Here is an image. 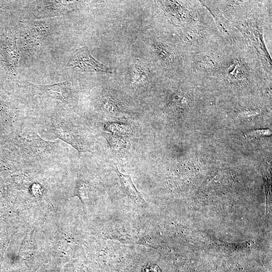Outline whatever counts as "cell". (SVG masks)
Returning a JSON list of instances; mask_svg holds the SVG:
<instances>
[{
    "instance_id": "1",
    "label": "cell",
    "mask_w": 272,
    "mask_h": 272,
    "mask_svg": "<svg viewBox=\"0 0 272 272\" xmlns=\"http://www.w3.org/2000/svg\"><path fill=\"white\" fill-rule=\"evenodd\" d=\"M16 142L23 153L32 158L45 159L55 151L56 143L45 141L32 132L18 134Z\"/></svg>"
},
{
    "instance_id": "2",
    "label": "cell",
    "mask_w": 272,
    "mask_h": 272,
    "mask_svg": "<svg viewBox=\"0 0 272 272\" xmlns=\"http://www.w3.org/2000/svg\"><path fill=\"white\" fill-rule=\"evenodd\" d=\"M53 130L56 138L76 149L79 157L84 153H93L92 148L85 137L70 123L64 120L57 122L54 124Z\"/></svg>"
},
{
    "instance_id": "3",
    "label": "cell",
    "mask_w": 272,
    "mask_h": 272,
    "mask_svg": "<svg viewBox=\"0 0 272 272\" xmlns=\"http://www.w3.org/2000/svg\"><path fill=\"white\" fill-rule=\"evenodd\" d=\"M68 66L82 72H111L109 68L96 60L86 47L81 48L75 53L70 60Z\"/></svg>"
},
{
    "instance_id": "4",
    "label": "cell",
    "mask_w": 272,
    "mask_h": 272,
    "mask_svg": "<svg viewBox=\"0 0 272 272\" xmlns=\"http://www.w3.org/2000/svg\"><path fill=\"white\" fill-rule=\"evenodd\" d=\"M115 171L119 178L121 186L128 197L139 207L147 208L149 205L135 186L131 176L121 173L117 167Z\"/></svg>"
},
{
    "instance_id": "5",
    "label": "cell",
    "mask_w": 272,
    "mask_h": 272,
    "mask_svg": "<svg viewBox=\"0 0 272 272\" xmlns=\"http://www.w3.org/2000/svg\"><path fill=\"white\" fill-rule=\"evenodd\" d=\"M38 86L50 98L66 104H70L73 101L72 90L69 82Z\"/></svg>"
},
{
    "instance_id": "6",
    "label": "cell",
    "mask_w": 272,
    "mask_h": 272,
    "mask_svg": "<svg viewBox=\"0 0 272 272\" xmlns=\"http://www.w3.org/2000/svg\"><path fill=\"white\" fill-rule=\"evenodd\" d=\"M226 78L232 82H242L248 77L249 72L246 64L241 60L235 59L226 69Z\"/></svg>"
},
{
    "instance_id": "7",
    "label": "cell",
    "mask_w": 272,
    "mask_h": 272,
    "mask_svg": "<svg viewBox=\"0 0 272 272\" xmlns=\"http://www.w3.org/2000/svg\"><path fill=\"white\" fill-rule=\"evenodd\" d=\"M167 3V2H166ZM168 12L170 13L172 16L176 18L183 23H189L195 20L194 13L187 8L181 6L175 2H167L166 3Z\"/></svg>"
},
{
    "instance_id": "8",
    "label": "cell",
    "mask_w": 272,
    "mask_h": 272,
    "mask_svg": "<svg viewBox=\"0 0 272 272\" xmlns=\"http://www.w3.org/2000/svg\"><path fill=\"white\" fill-rule=\"evenodd\" d=\"M103 136L116 154H125L130 149L131 143L128 138L107 133H103Z\"/></svg>"
},
{
    "instance_id": "9",
    "label": "cell",
    "mask_w": 272,
    "mask_h": 272,
    "mask_svg": "<svg viewBox=\"0 0 272 272\" xmlns=\"http://www.w3.org/2000/svg\"><path fill=\"white\" fill-rule=\"evenodd\" d=\"M216 61L214 57L210 55H198L194 62V68L199 72H205L212 70L216 67Z\"/></svg>"
},
{
    "instance_id": "10",
    "label": "cell",
    "mask_w": 272,
    "mask_h": 272,
    "mask_svg": "<svg viewBox=\"0 0 272 272\" xmlns=\"http://www.w3.org/2000/svg\"><path fill=\"white\" fill-rule=\"evenodd\" d=\"M105 129L112 134L128 138L132 136L133 132L129 125L123 123H108L105 126Z\"/></svg>"
},
{
    "instance_id": "11",
    "label": "cell",
    "mask_w": 272,
    "mask_h": 272,
    "mask_svg": "<svg viewBox=\"0 0 272 272\" xmlns=\"http://www.w3.org/2000/svg\"><path fill=\"white\" fill-rule=\"evenodd\" d=\"M90 186L88 181L78 179L75 187V196L78 197L82 202H85L89 197Z\"/></svg>"
},
{
    "instance_id": "12",
    "label": "cell",
    "mask_w": 272,
    "mask_h": 272,
    "mask_svg": "<svg viewBox=\"0 0 272 272\" xmlns=\"http://www.w3.org/2000/svg\"><path fill=\"white\" fill-rule=\"evenodd\" d=\"M190 103L187 95L182 92L175 94L171 100V106L175 109L185 110L189 106Z\"/></svg>"
},
{
    "instance_id": "13",
    "label": "cell",
    "mask_w": 272,
    "mask_h": 272,
    "mask_svg": "<svg viewBox=\"0 0 272 272\" xmlns=\"http://www.w3.org/2000/svg\"><path fill=\"white\" fill-rule=\"evenodd\" d=\"M203 34L201 31L198 29H193L187 32L185 36L186 41L189 42H195L202 38Z\"/></svg>"
},
{
    "instance_id": "14",
    "label": "cell",
    "mask_w": 272,
    "mask_h": 272,
    "mask_svg": "<svg viewBox=\"0 0 272 272\" xmlns=\"http://www.w3.org/2000/svg\"><path fill=\"white\" fill-rule=\"evenodd\" d=\"M270 135H271V132L269 130H257L247 133L245 136L247 139L251 140Z\"/></svg>"
},
{
    "instance_id": "15",
    "label": "cell",
    "mask_w": 272,
    "mask_h": 272,
    "mask_svg": "<svg viewBox=\"0 0 272 272\" xmlns=\"http://www.w3.org/2000/svg\"><path fill=\"white\" fill-rule=\"evenodd\" d=\"M143 272H162L159 266L155 264H149L144 268Z\"/></svg>"
},
{
    "instance_id": "16",
    "label": "cell",
    "mask_w": 272,
    "mask_h": 272,
    "mask_svg": "<svg viewBox=\"0 0 272 272\" xmlns=\"http://www.w3.org/2000/svg\"><path fill=\"white\" fill-rule=\"evenodd\" d=\"M8 165L6 162L0 160V169H8L9 168Z\"/></svg>"
}]
</instances>
